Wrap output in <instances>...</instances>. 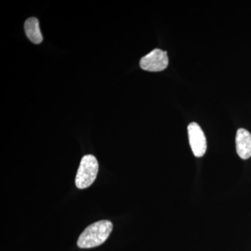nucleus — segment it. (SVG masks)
Returning <instances> with one entry per match:
<instances>
[{
    "instance_id": "1",
    "label": "nucleus",
    "mask_w": 251,
    "mask_h": 251,
    "mask_svg": "<svg viewBox=\"0 0 251 251\" xmlns=\"http://www.w3.org/2000/svg\"><path fill=\"white\" fill-rule=\"evenodd\" d=\"M111 221L103 220L90 225L83 231L77 242L80 249H91L101 245L112 232Z\"/></svg>"
},
{
    "instance_id": "2",
    "label": "nucleus",
    "mask_w": 251,
    "mask_h": 251,
    "mask_svg": "<svg viewBox=\"0 0 251 251\" xmlns=\"http://www.w3.org/2000/svg\"><path fill=\"white\" fill-rule=\"evenodd\" d=\"M98 172L99 163L95 156L88 154L82 157L75 177L77 188L85 189L90 187L95 181Z\"/></svg>"
},
{
    "instance_id": "3",
    "label": "nucleus",
    "mask_w": 251,
    "mask_h": 251,
    "mask_svg": "<svg viewBox=\"0 0 251 251\" xmlns=\"http://www.w3.org/2000/svg\"><path fill=\"white\" fill-rule=\"evenodd\" d=\"M169 59L166 51L154 49L140 59V68L150 72H158L165 70L168 66Z\"/></svg>"
},
{
    "instance_id": "4",
    "label": "nucleus",
    "mask_w": 251,
    "mask_h": 251,
    "mask_svg": "<svg viewBox=\"0 0 251 251\" xmlns=\"http://www.w3.org/2000/svg\"><path fill=\"white\" fill-rule=\"evenodd\" d=\"M188 134L193 154L196 157L204 156L206 151V140L201 127L196 122H192L188 126Z\"/></svg>"
},
{
    "instance_id": "5",
    "label": "nucleus",
    "mask_w": 251,
    "mask_h": 251,
    "mask_svg": "<svg viewBox=\"0 0 251 251\" xmlns=\"http://www.w3.org/2000/svg\"><path fill=\"white\" fill-rule=\"evenodd\" d=\"M236 150L241 158L247 160L251 157V134L245 128H239L236 135Z\"/></svg>"
},
{
    "instance_id": "6",
    "label": "nucleus",
    "mask_w": 251,
    "mask_h": 251,
    "mask_svg": "<svg viewBox=\"0 0 251 251\" xmlns=\"http://www.w3.org/2000/svg\"><path fill=\"white\" fill-rule=\"evenodd\" d=\"M24 27L28 39L31 41V42L34 44H39L42 42L43 36L37 18H28L25 23Z\"/></svg>"
}]
</instances>
